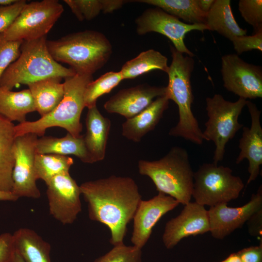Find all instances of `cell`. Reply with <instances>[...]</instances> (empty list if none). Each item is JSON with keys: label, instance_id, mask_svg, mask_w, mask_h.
<instances>
[{"label": "cell", "instance_id": "1", "mask_svg": "<svg viewBox=\"0 0 262 262\" xmlns=\"http://www.w3.org/2000/svg\"><path fill=\"white\" fill-rule=\"evenodd\" d=\"M80 187L89 218L108 228L112 245L124 243L127 226L142 200L135 181L129 177L111 175L84 182Z\"/></svg>", "mask_w": 262, "mask_h": 262}, {"label": "cell", "instance_id": "2", "mask_svg": "<svg viewBox=\"0 0 262 262\" xmlns=\"http://www.w3.org/2000/svg\"><path fill=\"white\" fill-rule=\"evenodd\" d=\"M48 49L57 62L68 64L79 75H93L108 61L112 46L102 33L86 30L47 40Z\"/></svg>", "mask_w": 262, "mask_h": 262}, {"label": "cell", "instance_id": "3", "mask_svg": "<svg viewBox=\"0 0 262 262\" xmlns=\"http://www.w3.org/2000/svg\"><path fill=\"white\" fill-rule=\"evenodd\" d=\"M170 51L172 60L167 72L168 84L166 96L177 105L179 120L170 130L169 134L201 145L204 141L202 131L192 110L194 96L191 77L195 62L193 57L184 56L172 46Z\"/></svg>", "mask_w": 262, "mask_h": 262}, {"label": "cell", "instance_id": "4", "mask_svg": "<svg viewBox=\"0 0 262 262\" xmlns=\"http://www.w3.org/2000/svg\"><path fill=\"white\" fill-rule=\"evenodd\" d=\"M93 75H79L65 79L64 97L50 113L33 121H26L15 126L16 137L26 133L43 136L47 129L58 127L75 137L81 135V116L85 108L84 93Z\"/></svg>", "mask_w": 262, "mask_h": 262}, {"label": "cell", "instance_id": "5", "mask_svg": "<svg viewBox=\"0 0 262 262\" xmlns=\"http://www.w3.org/2000/svg\"><path fill=\"white\" fill-rule=\"evenodd\" d=\"M138 169L140 175L151 180L158 192L171 196L183 205L191 202L194 172L184 148L173 147L157 160H140Z\"/></svg>", "mask_w": 262, "mask_h": 262}, {"label": "cell", "instance_id": "6", "mask_svg": "<svg viewBox=\"0 0 262 262\" xmlns=\"http://www.w3.org/2000/svg\"><path fill=\"white\" fill-rule=\"evenodd\" d=\"M47 37L23 41L17 59L5 70L0 79V87L12 89L19 84L30 83L50 77L63 79L76 74L56 62L49 53Z\"/></svg>", "mask_w": 262, "mask_h": 262}, {"label": "cell", "instance_id": "7", "mask_svg": "<svg viewBox=\"0 0 262 262\" xmlns=\"http://www.w3.org/2000/svg\"><path fill=\"white\" fill-rule=\"evenodd\" d=\"M246 101L241 98L235 102L228 101L220 94L206 98L208 119L202 135L204 140L212 141L215 145L213 164H218L223 159L227 144L243 127L238 118Z\"/></svg>", "mask_w": 262, "mask_h": 262}, {"label": "cell", "instance_id": "8", "mask_svg": "<svg viewBox=\"0 0 262 262\" xmlns=\"http://www.w3.org/2000/svg\"><path fill=\"white\" fill-rule=\"evenodd\" d=\"M244 187L229 167L204 163L194 173L192 196L197 203L211 207L237 198Z\"/></svg>", "mask_w": 262, "mask_h": 262}, {"label": "cell", "instance_id": "9", "mask_svg": "<svg viewBox=\"0 0 262 262\" xmlns=\"http://www.w3.org/2000/svg\"><path fill=\"white\" fill-rule=\"evenodd\" d=\"M64 10L57 0L26 3L2 35L9 41L31 40L47 36Z\"/></svg>", "mask_w": 262, "mask_h": 262}, {"label": "cell", "instance_id": "10", "mask_svg": "<svg viewBox=\"0 0 262 262\" xmlns=\"http://www.w3.org/2000/svg\"><path fill=\"white\" fill-rule=\"evenodd\" d=\"M38 136L26 133L16 137L13 147L15 159L12 193L18 198L37 199L41 193L37 186L35 169Z\"/></svg>", "mask_w": 262, "mask_h": 262}, {"label": "cell", "instance_id": "11", "mask_svg": "<svg viewBox=\"0 0 262 262\" xmlns=\"http://www.w3.org/2000/svg\"><path fill=\"white\" fill-rule=\"evenodd\" d=\"M135 22L138 34L144 35L150 32L161 33L170 39L177 51L191 57L194 54L184 42L186 34L194 30L203 32L208 30L205 24H187L158 7L146 9Z\"/></svg>", "mask_w": 262, "mask_h": 262}, {"label": "cell", "instance_id": "12", "mask_svg": "<svg viewBox=\"0 0 262 262\" xmlns=\"http://www.w3.org/2000/svg\"><path fill=\"white\" fill-rule=\"evenodd\" d=\"M221 72L224 87L229 91L247 100L262 97V69L249 64L238 55L221 57Z\"/></svg>", "mask_w": 262, "mask_h": 262}, {"label": "cell", "instance_id": "13", "mask_svg": "<svg viewBox=\"0 0 262 262\" xmlns=\"http://www.w3.org/2000/svg\"><path fill=\"white\" fill-rule=\"evenodd\" d=\"M46 185L50 214L63 225L73 223L82 211L80 186L69 173L56 176Z\"/></svg>", "mask_w": 262, "mask_h": 262}, {"label": "cell", "instance_id": "14", "mask_svg": "<svg viewBox=\"0 0 262 262\" xmlns=\"http://www.w3.org/2000/svg\"><path fill=\"white\" fill-rule=\"evenodd\" d=\"M227 204H219L208 210L210 232L215 239L222 240L235 229L241 228L253 213L262 209V185L243 206L229 207Z\"/></svg>", "mask_w": 262, "mask_h": 262}, {"label": "cell", "instance_id": "15", "mask_svg": "<svg viewBox=\"0 0 262 262\" xmlns=\"http://www.w3.org/2000/svg\"><path fill=\"white\" fill-rule=\"evenodd\" d=\"M210 231L208 210L195 201L184 205L180 213L165 224L162 241L167 249L175 246L182 239Z\"/></svg>", "mask_w": 262, "mask_h": 262}, {"label": "cell", "instance_id": "16", "mask_svg": "<svg viewBox=\"0 0 262 262\" xmlns=\"http://www.w3.org/2000/svg\"><path fill=\"white\" fill-rule=\"evenodd\" d=\"M179 204L171 196L160 192L148 200H141L132 219L131 238L132 245L142 249L148 241L157 223Z\"/></svg>", "mask_w": 262, "mask_h": 262}, {"label": "cell", "instance_id": "17", "mask_svg": "<svg viewBox=\"0 0 262 262\" xmlns=\"http://www.w3.org/2000/svg\"><path fill=\"white\" fill-rule=\"evenodd\" d=\"M166 87L145 83L119 90L104 104L109 113L119 114L127 119L148 107L158 97L166 95Z\"/></svg>", "mask_w": 262, "mask_h": 262}, {"label": "cell", "instance_id": "18", "mask_svg": "<svg viewBox=\"0 0 262 262\" xmlns=\"http://www.w3.org/2000/svg\"><path fill=\"white\" fill-rule=\"evenodd\" d=\"M246 106L251 117L250 127H243V132L239 141L240 152L236 159L239 164L246 159L248 162L249 174L246 185L254 181L260 174L262 164V127L261 111L255 104L247 100Z\"/></svg>", "mask_w": 262, "mask_h": 262}, {"label": "cell", "instance_id": "19", "mask_svg": "<svg viewBox=\"0 0 262 262\" xmlns=\"http://www.w3.org/2000/svg\"><path fill=\"white\" fill-rule=\"evenodd\" d=\"M85 124L83 140L91 163L101 161L105 156L111 121L102 115L96 105L88 108Z\"/></svg>", "mask_w": 262, "mask_h": 262}, {"label": "cell", "instance_id": "20", "mask_svg": "<svg viewBox=\"0 0 262 262\" xmlns=\"http://www.w3.org/2000/svg\"><path fill=\"white\" fill-rule=\"evenodd\" d=\"M169 100L166 95L158 97L144 110L127 119L122 124V135L134 142H140L159 123L168 107Z\"/></svg>", "mask_w": 262, "mask_h": 262}, {"label": "cell", "instance_id": "21", "mask_svg": "<svg viewBox=\"0 0 262 262\" xmlns=\"http://www.w3.org/2000/svg\"><path fill=\"white\" fill-rule=\"evenodd\" d=\"M15 125L0 115V191L12 192Z\"/></svg>", "mask_w": 262, "mask_h": 262}, {"label": "cell", "instance_id": "22", "mask_svg": "<svg viewBox=\"0 0 262 262\" xmlns=\"http://www.w3.org/2000/svg\"><path fill=\"white\" fill-rule=\"evenodd\" d=\"M60 77H50L27 85L33 99L36 111L41 117L53 111L62 100L64 85Z\"/></svg>", "mask_w": 262, "mask_h": 262}, {"label": "cell", "instance_id": "23", "mask_svg": "<svg viewBox=\"0 0 262 262\" xmlns=\"http://www.w3.org/2000/svg\"><path fill=\"white\" fill-rule=\"evenodd\" d=\"M13 237L15 250L25 262H51L50 244L33 230L20 228Z\"/></svg>", "mask_w": 262, "mask_h": 262}, {"label": "cell", "instance_id": "24", "mask_svg": "<svg viewBox=\"0 0 262 262\" xmlns=\"http://www.w3.org/2000/svg\"><path fill=\"white\" fill-rule=\"evenodd\" d=\"M230 3V0H214L207 14L205 25L208 30L216 31L231 41L246 35L247 30L241 28L235 19Z\"/></svg>", "mask_w": 262, "mask_h": 262}, {"label": "cell", "instance_id": "25", "mask_svg": "<svg viewBox=\"0 0 262 262\" xmlns=\"http://www.w3.org/2000/svg\"><path fill=\"white\" fill-rule=\"evenodd\" d=\"M36 152L67 156L73 155L84 163L92 164L83 140V135L75 137L67 132L63 137L43 136L36 143Z\"/></svg>", "mask_w": 262, "mask_h": 262}, {"label": "cell", "instance_id": "26", "mask_svg": "<svg viewBox=\"0 0 262 262\" xmlns=\"http://www.w3.org/2000/svg\"><path fill=\"white\" fill-rule=\"evenodd\" d=\"M36 111L29 89L14 92L0 87V115L9 121L22 123L28 114Z\"/></svg>", "mask_w": 262, "mask_h": 262}, {"label": "cell", "instance_id": "27", "mask_svg": "<svg viewBox=\"0 0 262 262\" xmlns=\"http://www.w3.org/2000/svg\"><path fill=\"white\" fill-rule=\"evenodd\" d=\"M132 1L146 3L158 7L189 24H205L207 14L197 6L196 0H137Z\"/></svg>", "mask_w": 262, "mask_h": 262}, {"label": "cell", "instance_id": "28", "mask_svg": "<svg viewBox=\"0 0 262 262\" xmlns=\"http://www.w3.org/2000/svg\"><path fill=\"white\" fill-rule=\"evenodd\" d=\"M168 69L167 57L158 51L150 49L126 62L120 71L123 80H125L134 79L155 69L167 73Z\"/></svg>", "mask_w": 262, "mask_h": 262}, {"label": "cell", "instance_id": "29", "mask_svg": "<svg viewBox=\"0 0 262 262\" xmlns=\"http://www.w3.org/2000/svg\"><path fill=\"white\" fill-rule=\"evenodd\" d=\"M71 12L80 21L91 20L100 13L109 14L120 9L128 0H64Z\"/></svg>", "mask_w": 262, "mask_h": 262}, {"label": "cell", "instance_id": "30", "mask_svg": "<svg viewBox=\"0 0 262 262\" xmlns=\"http://www.w3.org/2000/svg\"><path fill=\"white\" fill-rule=\"evenodd\" d=\"M73 163V159L67 156L36 153L35 169L37 179L42 180L46 184L56 176L69 173Z\"/></svg>", "mask_w": 262, "mask_h": 262}, {"label": "cell", "instance_id": "31", "mask_svg": "<svg viewBox=\"0 0 262 262\" xmlns=\"http://www.w3.org/2000/svg\"><path fill=\"white\" fill-rule=\"evenodd\" d=\"M123 78L120 71H109L92 81L86 86L84 93L85 107L87 108L96 105L98 98L109 93Z\"/></svg>", "mask_w": 262, "mask_h": 262}, {"label": "cell", "instance_id": "32", "mask_svg": "<svg viewBox=\"0 0 262 262\" xmlns=\"http://www.w3.org/2000/svg\"><path fill=\"white\" fill-rule=\"evenodd\" d=\"M93 262H142V249L124 243L113 248Z\"/></svg>", "mask_w": 262, "mask_h": 262}, {"label": "cell", "instance_id": "33", "mask_svg": "<svg viewBox=\"0 0 262 262\" xmlns=\"http://www.w3.org/2000/svg\"><path fill=\"white\" fill-rule=\"evenodd\" d=\"M238 9L244 20L253 26L255 33L262 30V0H240Z\"/></svg>", "mask_w": 262, "mask_h": 262}, {"label": "cell", "instance_id": "34", "mask_svg": "<svg viewBox=\"0 0 262 262\" xmlns=\"http://www.w3.org/2000/svg\"><path fill=\"white\" fill-rule=\"evenodd\" d=\"M22 42L7 40L0 34V79L10 65L19 57Z\"/></svg>", "mask_w": 262, "mask_h": 262}, {"label": "cell", "instance_id": "35", "mask_svg": "<svg viewBox=\"0 0 262 262\" xmlns=\"http://www.w3.org/2000/svg\"><path fill=\"white\" fill-rule=\"evenodd\" d=\"M232 42L234 49L237 54L257 49L262 51V30L252 35H242L234 38Z\"/></svg>", "mask_w": 262, "mask_h": 262}, {"label": "cell", "instance_id": "36", "mask_svg": "<svg viewBox=\"0 0 262 262\" xmlns=\"http://www.w3.org/2000/svg\"><path fill=\"white\" fill-rule=\"evenodd\" d=\"M26 3L25 0H17L11 4L0 6V34L11 25Z\"/></svg>", "mask_w": 262, "mask_h": 262}, {"label": "cell", "instance_id": "37", "mask_svg": "<svg viewBox=\"0 0 262 262\" xmlns=\"http://www.w3.org/2000/svg\"><path fill=\"white\" fill-rule=\"evenodd\" d=\"M15 251L13 234L5 232L0 235V262H12Z\"/></svg>", "mask_w": 262, "mask_h": 262}, {"label": "cell", "instance_id": "38", "mask_svg": "<svg viewBox=\"0 0 262 262\" xmlns=\"http://www.w3.org/2000/svg\"><path fill=\"white\" fill-rule=\"evenodd\" d=\"M241 262H262V240L257 246H252L236 252Z\"/></svg>", "mask_w": 262, "mask_h": 262}, {"label": "cell", "instance_id": "39", "mask_svg": "<svg viewBox=\"0 0 262 262\" xmlns=\"http://www.w3.org/2000/svg\"><path fill=\"white\" fill-rule=\"evenodd\" d=\"M248 233L253 237L262 236V209L253 213L246 221Z\"/></svg>", "mask_w": 262, "mask_h": 262}, {"label": "cell", "instance_id": "40", "mask_svg": "<svg viewBox=\"0 0 262 262\" xmlns=\"http://www.w3.org/2000/svg\"><path fill=\"white\" fill-rule=\"evenodd\" d=\"M196 1L200 10L207 14L211 9L214 0H196Z\"/></svg>", "mask_w": 262, "mask_h": 262}, {"label": "cell", "instance_id": "41", "mask_svg": "<svg viewBox=\"0 0 262 262\" xmlns=\"http://www.w3.org/2000/svg\"><path fill=\"white\" fill-rule=\"evenodd\" d=\"M18 199L12 192L0 191V200L15 201Z\"/></svg>", "mask_w": 262, "mask_h": 262}, {"label": "cell", "instance_id": "42", "mask_svg": "<svg viewBox=\"0 0 262 262\" xmlns=\"http://www.w3.org/2000/svg\"><path fill=\"white\" fill-rule=\"evenodd\" d=\"M220 262H241V261L236 252L230 254L226 259Z\"/></svg>", "mask_w": 262, "mask_h": 262}, {"label": "cell", "instance_id": "43", "mask_svg": "<svg viewBox=\"0 0 262 262\" xmlns=\"http://www.w3.org/2000/svg\"><path fill=\"white\" fill-rule=\"evenodd\" d=\"M12 262H25L21 256L16 250L15 255Z\"/></svg>", "mask_w": 262, "mask_h": 262}, {"label": "cell", "instance_id": "44", "mask_svg": "<svg viewBox=\"0 0 262 262\" xmlns=\"http://www.w3.org/2000/svg\"><path fill=\"white\" fill-rule=\"evenodd\" d=\"M16 0H0V6L11 4L15 2Z\"/></svg>", "mask_w": 262, "mask_h": 262}]
</instances>
